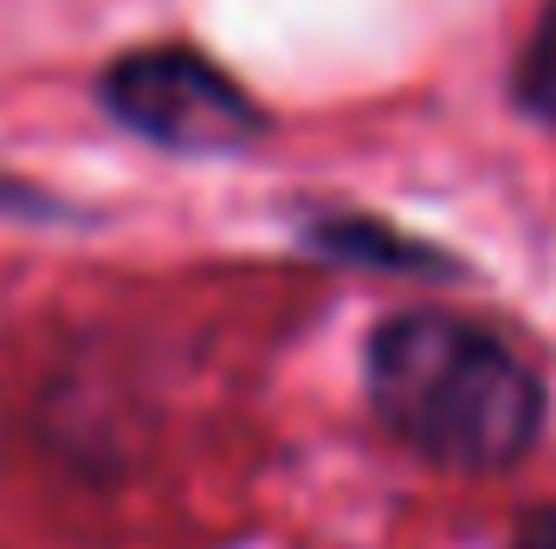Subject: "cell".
<instances>
[{
    "mask_svg": "<svg viewBox=\"0 0 556 549\" xmlns=\"http://www.w3.org/2000/svg\"><path fill=\"white\" fill-rule=\"evenodd\" d=\"M20 207H33V194H26L20 181H7V175H0V214H20Z\"/></svg>",
    "mask_w": 556,
    "mask_h": 549,
    "instance_id": "obj_3",
    "label": "cell"
},
{
    "mask_svg": "<svg viewBox=\"0 0 556 549\" xmlns=\"http://www.w3.org/2000/svg\"><path fill=\"white\" fill-rule=\"evenodd\" d=\"M518 549H556V524H538V531H525V544Z\"/></svg>",
    "mask_w": 556,
    "mask_h": 549,
    "instance_id": "obj_4",
    "label": "cell"
},
{
    "mask_svg": "<svg viewBox=\"0 0 556 549\" xmlns=\"http://www.w3.org/2000/svg\"><path fill=\"white\" fill-rule=\"evenodd\" d=\"M363 375L382 426L427 465L505 472L538 446V369L505 336L453 310H395L389 323H376Z\"/></svg>",
    "mask_w": 556,
    "mask_h": 549,
    "instance_id": "obj_1",
    "label": "cell"
},
{
    "mask_svg": "<svg viewBox=\"0 0 556 549\" xmlns=\"http://www.w3.org/2000/svg\"><path fill=\"white\" fill-rule=\"evenodd\" d=\"M104 111L162 149H233L260 137V104L201 52L149 46L104 72Z\"/></svg>",
    "mask_w": 556,
    "mask_h": 549,
    "instance_id": "obj_2",
    "label": "cell"
}]
</instances>
